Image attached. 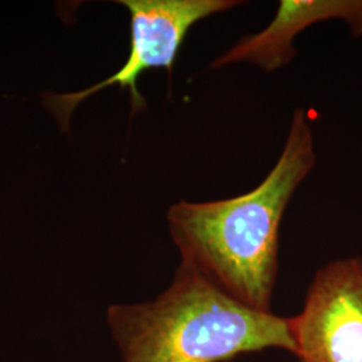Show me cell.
Returning a JSON list of instances; mask_svg holds the SVG:
<instances>
[{"instance_id":"cell-1","label":"cell","mask_w":362,"mask_h":362,"mask_svg":"<svg viewBox=\"0 0 362 362\" xmlns=\"http://www.w3.org/2000/svg\"><path fill=\"white\" fill-rule=\"evenodd\" d=\"M315 158L309 119L298 109L282 153L258 187L231 199L181 200L169 208V233L180 264L247 306L272 311L281 223Z\"/></svg>"},{"instance_id":"cell-2","label":"cell","mask_w":362,"mask_h":362,"mask_svg":"<svg viewBox=\"0 0 362 362\" xmlns=\"http://www.w3.org/2000/svg\"><path fill=\"white\" fill-rule=\"evenodd\" d=\"M106 322L122 362H228L248 353H296L290 320L230 297L179 264L164 293L112 305Z\"/></svg>"},{"instance_id":"cell-3","label":"cell","mask_w":362,"mask_h":362,"mask_svg":"<svg viewBox=\"0 0 362 362\" xmlns=\"http://www.w3.org/2000/svg\"><path fill=\"white\" fill-rule=\"evenodd\" d=\"M130 16L129 54L115 74L74 93H45L43 105L67 130L70 117L79 104L106 88L128 89L132 112L146 107L139 90V79L145 71L165 69L169 74L176 64L181 46L191 28L215 13L243 4L239 0H121Z\"/></svg>"},{"instance_id":"cell-4","label":"cell","mask_w":362,"mask_h":362,"mask_svg":"<svg viewBox=\"0 0 362 362\" xmlns=\"http://www.w3.org/2000/svg\"><path fill=\"white\" fill-rule=\"evenodd\" d=\"M288 320L297 362H362V257L322 266Z\"/></svg>"},{"instance_id":"cell-5","label":"cell","mask_w":362,"mask_h":362,"mask_svg":"<svg viewBox=\"0 0 362 362\" xmlns=\"http://www.w3.org/2000/svg\"><path fill=\"white\" fill-rule=\"evenodd\" d=\"M339 19L354 37L362 35V0H281L272 23L257 34L239 39L209 65L218 70L233 64H250L274 73L296 58L294 40L308 27Z\"/></svg>"}]
</instances>
